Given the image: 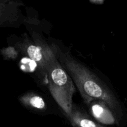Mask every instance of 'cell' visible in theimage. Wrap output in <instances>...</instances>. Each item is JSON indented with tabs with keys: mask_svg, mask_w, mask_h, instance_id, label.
<instances>
[{
	"mask_svg": "<svg viewBox=\"0 0 127 127\" xmlns=\"http://www.w3.org/2000/svg\"><path fill=\"white\" fill-rule=\"evenodd\" d=\"M58 62L67 72L79 89L86 104L94 100L106 103L116 117L122 115L121 106L112 91L90 69L73 58L68 53L52 46Z\"/></svg>",
	"mask_w": 127,
	"mask_h": 127,
	"instance_id": "6da1fadb",
	"label": "cell"
},
{
	"mask_svg": "<svg viewBox=\"0 0 127 127\" xmlns=\"http://www.w3.org/2000/svg\"><path fill=\"white\" fill-rule=\"evenodd\" d=\"M45 58L43 69L48 88L55 100L68 116L73 108L72 97L75 92L73 80L56 57L52 48H42Z\"/></svg>",
	"mask_w": 127,
	"mask_h": 127,
	"instance_id": "7a4b0ae2",
	"label": "cell"
},
{
	"mask_svg": "<svg viewBox=\"0 0 127 127\" xmlns=\"http://www.w3.org/2000/svg\"><path fill=\"white\" fill-rule=\"evenodd\" d=\"M93 116L100 123L105 125H113L116 122V117L106 103L101 100H94L89 104Z\"/></svg>",
	"mask_w": 127,
	"mask_h": 127,
	"instance_id": "3957f363",
	"label": "cell"
},
{
	"mask_svg": "<svg viewBox=\"0 0 127 127\" xmlns=\"http://www.w3.org/2000/svg\"><path fill=\"white\" fill-rule=\"evenodd\" d=\"M68 118L73 126L75 127H103L95 122L88 117L86 114L73 105L72 110L68 115Z\"/></svg>",
	"mask_w": 127,
	"mask_h": 127,
	"instance_id": "277c9868",
	"label": "cell"
},
{
	"mask_svg": "<svg viewBox=\"0 0 127 127\" xmlns=\"http://www.w3.org/2000/svg\"><path fill=\"white\" fill-rule=\"evenodd\" d=\"M29 57L38 64L42 69L45 63L44 55H43L42 48L38 47L33 45H30L27 47L26 50Z\"/></svg>",
	"mask_w": 127,
	"mask_h": 127,
	"instance_id": "5b68a950",
	"label": "cell"
},
{
	"mask_svg": "<svg viewBox=\"0 0 127 127\" xmlns=\"http://www.w3.org/2000/svg\"><path fill=\"white\" fill-rule=\"evenodd\" d=\"M24 102V104L37 109H45V102L41 97L33 94V95H27L24 97L22 99Z\"/></svg>",
	"mask_w": 127,
	"mask_h": 127,
	"instance_id": "8992f818",
	"label": "cell"
}]
</instances>
